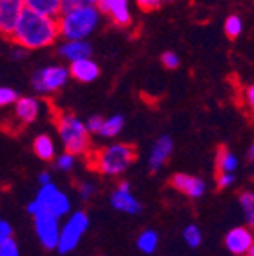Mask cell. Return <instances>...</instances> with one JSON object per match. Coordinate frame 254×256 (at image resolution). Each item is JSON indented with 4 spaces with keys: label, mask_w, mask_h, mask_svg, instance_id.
<instances>
[{
    "label": "cell",
    "mask_w": 254,
    "mask_h": 256,
    "mask_svg": "<svg viewBox=\"0 0 254 256\" xmlns=\"http://www.w3.org/2000/svg\"><path fill=\"white\" fill-rule=\"evenodd\" d=\"M0 256H20V248L14 238H8L0 244Z\"/></svg>",
    "instance_id": "obj_30"
},
{
    "label": "cell",
    "mask_w": 254,
    "mask_h": 256,
    "mask_svg": "<svg viewBox=\"0 0 254 256\" xmlns=\"http://www.w3.org/2000/svg\"><path fill=\"white\" fill-rule=\"evenodd\" d=\"M12 44L25 48L27 52L44 50L59 41V27L57 18H48L38 12H32L24 8L20 18L16 22V27L9 36Z\"/></svg>",
    "instance_id": "obj_1"
},
{
    "label": "cell",
    "mask_w": 254,
    "mask_h": 256,
    "mask_svg": "<svg viewBox=\"0 0 254 256\" xmlns=\"http://www.w3.org/2000/svg\"><path fill=\"white\" fill-rule=\"evenodd\" d=\"M247 160H249V162L254 160V144H250L249 148H247Z\"/></svg>",
    "instance_id": "obj_40"
},
{
    "label": "cell",
    "mask_w": 254,
    "mask_h": 256,
    "mask_svg": "<svg viewBox=\"0 0 254 256\" xmlns=\"http://www.w3.org/2000/svg\"><path fill=\"white\" fill-rule=\"evenodd\" d=\"M76 192H78L80 200L88 203V201H91L92 198L96 196L98 185H96L92 180H82V182H78V185H76Z\"/></svg>",
    "instance_id": "obj_27"
},
{
    "label": "cell",
    "mask_w": 254,
    "mask_h": 256,
    "mask_svg": "<svg viewBox=\"0 0 254 256\" xmlns=\"http://www.w3.org/2000/svg\"><path fill=\"white\" fill-rule=\"evenodd\" d=\"M238 204L242 208V214L246 217V222L249 228L254 224V192L252 190H242L238 194Z\"/></svg>",
    "instance_id": "obj_23"
},
{
    "label": "cell",
    "mask_w": 254,
    "mask_h": 256,
    "mask_svg": "<svg viewBox=\"0 0 254 256\" xmlns=\"http://www.w3.org/2000/svg\"><path fill=\"white\" fill-rule=\"evenodd\" d=\"M224 246L234 256H246L250 248H254V235L252 228L249 226H236L230 230L224 236Z\"/></svg>",
    "instance_id": "obj_11"
},
{
    "label": "cell",
    "mask_w": 254,
    "mask_h": 256,
    "mask_svg": "<svg viewBox=\"0 0 254 256\" xmlns=\"http://www.w3.org/2000/svg\"><path fill=\"white\" fill-rule=\"evenodd\" d=\"M43 110V104L38 96H18L16 102L12 104V112H14V120L20 124H32L38 121Z\"/></svg>",
    "instance_id": "obj_12"
},
{
    "label": "cell",
    "mask_w": 254,
    "mask_h": 256,
    "mask_svg": "<svg viewBox=\"0 0 254 256\" xmlns=\"http://www.w3.org/2000/svg\"><path fill=\"white\" fill-rule=\"evenodd\" d=\"M89 155L94 171L108 178H118L134 166L137 160V150L128 142H110Z\"/></svg>",
    "instance_id": "obj_3"
},
{
    "label": "cell",
    "mask_w": 254,
    "mask_h": 256,
    "mask_svg": "<svg viewBox=\"0 0 254 256\" xmlns=\"http://www.w3.org/2000/svg\"><path fill=\"white\" fill-rule=\"evenodd\" d=\"M116 188H120V190H132V184L128 180H120Z\"/></svg>",
    "instance_id": "obj_39"
},
{
    "label": "cell",
    "mask_w": 254,
    "mask_h": 256,
    "mask_svg": "<svg viewBox=\"0 0 254 256\" xmlns=\"http://www.w3.org/2000/svg\"><path fill=\"white\" fill-rule=\"evenodd\" d=\"M32 152L40 160L52 162L57 155V144L50 134H40L32 140Z\"/></svg>",
    "instance_id": "obj_18"
},
{
    "label": "cell",
    "mask_w": 254,
    "mask_h": 256,
    "mask_svg": "<svg viewBox=\"0 0 254 256\" xmlns=\"http://www.w3.org/2000/svg\"><path fill=\"white\" fill-rule=\"evenodd\" d=\"M76 158L73 153H68V152H62L60 155H56V158L52 160L54 164H56V169L60 172H72L76 166Z\"/></svg>",
    "instance_id": "obj_26"
},
{
    "label": "cell",
    "mask_w": 254,
    "mask_h": 256,
    "mask_svg": "<svg viewBox=\"0 0 254 256\" xmlns=\"http://www.w3.org/2000/svg\"><path fill=\"white\" fill-rule=\"evenodd\" d=\"M32 219H34V232H36L40 244L46 251L56 249L57 240H59V232H60V219H57V217L50 216L46 212L34 214Z\"/></svg>",
    "instance_id": "obj_9"
},
{
    "label": "cell",
    "mask_w": 254,
    "mask_h": 256,
    "mask_svg": "<svg viewBox=\"0 0 254 256\" xmlns=\"http://www.w3.org/2000/svg\"><path fill=\"white\" fill-rule=\"evenodd\" d=\"M94 6L98 8L100 14L116 27H130L134 22L130 0H96Z\"/></svg>",
    "instance_id": "obj_8"
},
{
    "label": "cell",
    "mask_w": 254,
    "mask_h": 256,
    "mask_svg": "<svg viewBox=\"0 0 254 256\" xmlns=\"http://www.w3.org/2000/svg\"><path fill=\"white\" fill-rule=\"evenodd\" d=\"M68 72H70V78H75L76 82H82V84H91L102 75L98 62L92 60L91 57L68 62Z\"/></svg>",
    "instance_id": "obj_15"
},
{
    "label": "cell",
    "mask_w": 254,
    "mask_h": 256,
    "mask_svg": "<svg viewBox=\"0 0 254 256\" xmlns=\"http://www.w3.org/2000/svg\"><path fill=\"white\" fill-rule=\"evenodd\" d=\"M171 187L190 200H199L206 194V182L188 172H176L171 178Z\"/></svg>",
    "instance_id": "obj_10"
},
{
    "label": "cell",
    "mask_w": 254,
    "mask_h": 256,
    "mask_svg": "<svg viewBox=\"0 0 254 256\" xmlns=\"http://www.w3.org/2000/svg\"><path fill=\"white\" fill-rule=\"evenodd\" d=\"M27 50L25 48H22V46H18V44H12L11 46V50H9V57H11L12 60H22V59H25L27 57Z\"/></svg>",
    "instance_id": "obj_37"
},
{
    "label": "cell",
    "mask_w": 254,
    "mask_h": 256,
    "mask_svg": "<svg viewBox=\"0 0 254 256\" xmlns=\"http://www.w3.org/2000/svg\"><path fill=\"white\" fill-rule=\"evenodd\" d=\"M172 0H164V4H171Z\"/></svg>",
    "instance_id": "obj_41"
},
{
    "label": "cell",
    "mask_w": 254,
    "mask_h": 256,
    "mask_svg": "<svg viewBox=\"0 0 254 256\" xmlns=\"http://www.w3.org/2000/svg\"><path fill=\"white\" fill-rule=\"evenodd\" d=\"M38 182H40V185L48 184V182H52V174H50L48 171H41L40 176H38Z\"/></svg>",
    "instance_id": "obj_38"
},
{
    "label": "cell",
    "mask_w": 254,
    "mask_h": 256,
    "mask_svg": "<svg viewBox=\"0 0 254 256\" xmlns=\"http://www.w3.org/2000/svg\"><path fill=\"white\" fill-rule=\"evenodd\" d=\"M25 9L48 18H57L62 11V0H22Z\"/></svg>",
    "instance_id": "obj_19"
},
{
    "label": "cell",
    "mask_w": 254,
    "mask_h": 256,
    "mask_svg": "<svg viewBox=\"0 0 254 256\" xmlns=\"http://www.w3.org/2000/svg\"><path fill=\"white\" fill-rule=\"evenodd\" d=\"M172 150H174V140L171 136H160L158 139L153 142L150 150V156H148V166L153 172L160 171L166 166V162L171 158Z\"/></svg>",
    "instance_id": "obj_13"
},
{
    "label": "cell",
    "mask_w": 254,
    "mask_h": 256,
    "mask_svg": "<svg viewBox=\"0 0 254 256\" xmlns=\"http://www.w3.org/2000/svg\"><path fill=\"white\" fill-rule=\"evenodd\" d=\"M160 62H162V66L166 70H176L180 68V56L176 52H172V50H166V52L160 56Z\"/></svg>",
    "instance_id": "obj_29"
},
{
    "label": "cell",
    "mask_w": 254,
    "mask_h": 256,
    "mask_svg": "<svg viewBox=\"0 0 254 256\" xmlns=\"http://www.w3.org/2000/svg\"><path fill=\"white\" fill-rule=\"evenodd\" d=\"M215 182H217L218 188H230L236 182V176H234V172H217Z\"/></svg>",
    "instance_id": "obj_31"
},
{
    "label": "cell",
    "mask_w": 254,
    "mask_h": 256,
    "mask_svg": "<svg viewBox=\"0 0 254 256\" xmlns=\"http://www.w3.org/2000/svg\"><path fill=\"white\" fill-rule=\"evenodd\" d=\"M242 104L247 105L249 108L254 107V86H246L242 88Z\"/></svg>",
    "instance_id": "obj_34"
},
{
    "label": "cell",
    "mask_w": 254,
    "mask_h": 256,
    "mask_svg": "<svg viewBox=\"0 0 254 256\" xmlns=\"http://www.w3.org/2000/svg\"><path fill=\"white\" fill-rule=\"evenodd\" d=\"M160 236L155 230H144L137 236V249L144 254H153L158 249Z\"/></svg>",
    "instance_id": "obj_22"
},
{
    "label": "cell",
    "mask_w": 254,
    "mask_h": 256,
    "mask_svg": "<svg viewBox=\"0 0 254 256\" xmlns=\"http://www.w3.org/2000/svg\"><path fill=\"white\" fill-rule=\"evenodd\" d=\"M54 121H56V130L59 134L64 152L73 153L75 156H89L92 150V136L88 132L86 123L73 112L68 110L57 112Z\"/></svg>",
    "instance_id": "obj_4"
},
{
    "label": "cell",
    "mask_w": 254,
    "mask_h": 256,
    "mask_svg": "<svg viewBox=\"0 0 254 256\" xmlns=\"http://www.w3.org/2000/svg\"><path fill=\"white\" fill-rule=\"evenodd\" d=\"M20 2H22V0H20Z\"/></svg>",
    "instance_id": "obj_42"
},
{
    "label": "cell",
    "mask_w": 254,
    "mask_h": 256,
    "mask_svg": "<svg viewBox=\"0 0 254 256\" xmlns=\"http://www.w3.org/2000/svg\"><path fill=\"white\" fill-rule=\"evenodd\" d=\"M12 236V226L6 219H0V244Z\"/></svg>",
    "instance_id": "obj_35"
},
{
    "label": "cell",
    "mask_w": 254,
    "mask_h": 256,
    "mask_svg": "<svg viewBox=\"0 0 254 256\" xmlns=\"http://www.w3.org/2000/svg\"><path fill=\"white\" fill-rule=\"evenodd\" d=\"M22 11L24 4L20 0H0V36L9 40Z\"/></svg>",
    "instance_id": "obj_14"
},
{
    "label": "cell",
    "mask_w": 254,
    "mask_h": 256,
    "mask_svg": "<svg viewBox=\"0 0 254 256\" xmlns=\"http://www.w3.org/2000/svg\"><path fill=\"white\" fill-rule=\"evenodd\" d=\"M244 28H246V25H244L242 16L230 14L226 20H224V34H226L230 40H238L244 34Z\"/></svg>",
    "instance_id": "obj_24"
},
{
    "label": "cell",
    "mask_w": 254,
    "mask_h": 256,
    "mask_svg": "<svg viewBox=\"0 0 254 256\" xmlns=\"http://www.w3.org/2000/svg\"><path fill=\"white\" fill-rule=\"evenodd\" d=\"M57 56L66 62L86 59L92 56V44L89 40H62V43L57 46Z\"/></svg>",
    "instance_id": "obj_16"
},
{
    "label": "cell",
    "mask_w": 254,
    "mask_h": 256,
    "mask_svg": "<svg viewBox=\"0 0 254 256\" xmlns=\"http://www.w3.org/2000/svg\"><path fill=\"white\" fill-rule=\"evenodd\" d=\"M134 2L140 11H156L164 4V0H134Z\"/></svg>",
    "instance_id": "obj_32"
},
{
    "label": "cell",
    "mask_w": 254,
    "mask_h": 256,
    "mask_svg": "<svg viewBox=\"0 0 254 256\" xmlns=\"http://www.w3.org/2000/svg\"><path fill=\"white\" fill-rule=\"evenodd\" d=\"M183 240L190 249H198L202 244V232L196 224H188L183 230Z\"/></svg>",
    "instance_id": "obj_25"
},
{
    "label": "cell",
    "mask_w": 254,
    "mask_h": 256,
    "mask_svg": "<svg viewBox=\"0 0 254 256\" xmlns=\"http://www.w3.org/2000/svg\"><path fill=\"white\" fill-rule=\"evenodd\" d=\"M89 214L84 212V210H75V212H70L66 216V220L60 224V232H59V240H57V248L56 251L59 254H70L78 248L80 240L84 238L86 232L89 230Z\"/></svg>",
    "instance_id": "obj_6"
},
{
    "label": "cell",
    "mask_w": 254,
    "mask_h": 256,
    "mask_svg": "<svg viewBox=\"0 0 254 256\" xmlns=\"http://www.w3.org/2000/svg\"><path fill=\"white\" fill-rule=\"evenodd\" d=\"M123 128H124V118L121 114H112L108 118H104V123H102L96 136L102 137V139H116V137L123 132Z\"/></svg>",
    "instance_id": "obj_21"
},
{
    "label": "cell",
    "mask_w": 254,
    "mask_h": 256,
    "mask_svg": "<svg viewBox=\"0 0 254 256\" xmlns=\"http://www.w3.org/2000/svg\"><path fill=\"white\" fill-rule=\"evenodd\" d=\"M110 204L112 208L120 210L128 216H139L142 212V203L132 194V190H120L116 188L110 194Z\"/></svg>",
    "instance_id": "obj_17"
},
{
    "label": "cell",
    "mask_w": 254,
    "mask_h": 256,
    "mask_svg": "<svg viewBox=\"0 0 254 256\" xmlns=\"http://www.w3.org/2000/svg\"><path fill=\"white\" fill-rule=\"evenodd\" d=\"M70 80L68 66L62 64H48L36 70L30 76V86L36 96H52L66 88Z\"/></svg>",
    "instance_id": "obj_7"
},
{
    "label": "cell",
    "mask_w": 254,
    "mask_h": 256,
    "mask_svg": "<svg viewBox=\"0 0 254 256\" xmlns=\"http://www.w3.org/2000/svg\"><path fill=\"white\" fill-rule=\"evenodd\" d=\"M18 96L20 94H18L16 89L9 88V86H0V108L11 107Z\"/></svg>",
    "instance_id": "obj_28"
},
{
    "label": "cell",
    "mask_w": 254,
    "mask_h": 256,
    "mask_svg": "<svg viewBox=\"0 0 254 256\" xmlns=\"http://www.w3.org/2000/svg\"><path fill=\"white\" fill-rule=\"evenodd\" d=\"M91 4H96V0H62V11L80 8V6H91Z\"/></svg>",
    "instance_id": "obj_36"
},
{
    "label": "cell",
    "mask_w": 254,
    "mask_h": 256,
    "mask_svg": "<svg viewBox=\"0 0 254 256\" xmlns=\"http://www.w3.org/2000/svg\"><path fill=\"white\" fill-rule=\"evenodd\" d=\"M86 123V128H88V132L91 134V136H96L100 130V126H102V123H104V116H98V114H94V116H91L88 121H84Z\"/></svg>",
    "instance_id": "obj_33"
},
{
    "label": "cell",
    "mask_w": 254,
    "mask_h": 256,
    "mask_svg": "<svg viewBox=\"0 0 254 256\" xmlns=\"http://www.w3.org/2000/svg\"><path fill=\"white\" fill-rule=\"evenodd\" d=\"M38 212H46L57 219H64L72 212V200L54 182H48L41 185L36 198L27 204L28 216H34Z\"/></svg>",
    "instance_id": "obj_5"
},
{
    "label": "cell",
    "mask_w": 254,
    "mask_h": 256,
    "mask_svg": "<svg viewBox=\"0 0 254 256\" xmlns=\"http://www.w3.org/2000/svg\"><path fill=\"white\" fill-rule=\"evenodd\" d=\"M238 168H240L238 156L234 155L230 148L220 146L217 150V155H215V169H217V172H236Z\"/></svg>",
    "instance_id": "obj_20"
},
{
    "label": "cell",
    "mask_w": 254,
    "mask_h": 256,
    "mask_svg": "<svg viewBox=\"0 0 254 256\" xmlns=\"http://www.w3.org/2000/svg\"><path fill=\"white\" fill-rule=\"evenodd\" d=\"M104 16L94 4L60 11L57 16L59 38L62 40H89L102 25Z\"/></svg>",
    "instance_id": "obj_2"
}]
</instances>
